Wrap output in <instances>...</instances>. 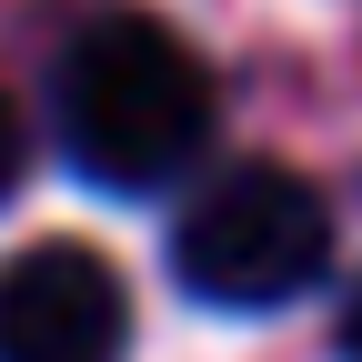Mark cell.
Wrapping results in <instances>:
<instances>
[{
  "mask_svg": "<svg viewBox=\"0 0 362 362\" xmlns=\"http://www.w3.org/2000/svg\"><path fill=\"white\" fill-rule=\"evenodd\" d=\"M51 131L71 171L111 202H151L211 151L221 131V90L202 51L151 11H101L71 30V51L51 71Z\"/></svg>",
  "mask_w": 362,
  "mask_h": 362,
  "instance_id": "1",
  "label": "cell"
},
{
  "mask_svg": "<svg viewBox=\"0 0 362 362\" xmlns=\"http://www.w3.org/2000/svg\"><path fill=\"white\" fill-rule=\"evenodd\" d=\"M332 272V202L282 161L211 171L171 221V282L211 312H282Z\"/></svg>",
  "mask_w": 362,
  "mask_h": 362,
  "instance_id": "2",
  "label": "cell"
},
{
  "mask_svg": "<svg viewBox=\"0 0 362 362\" xmlns=\"http://www.w3.org/2000/svg\"><path fill=\"white\" fill-rule=\"evenodd\" d=\"M131 282L90 242H30L0 262V362H121Z\"/></svg>",
  "mask_w": 362,
  "mask_h": 362,
  "instance_id": "3",
  "label": "cell"
},
{
  "mask_svg": "<svg viewBox=\"0 0 362 362\" xmlns=\"http://www.w3.org/2000/svg\"><path fill=\"white\" fill-rule=\"evenodd\" d=\"M21 161H30V131H21V111H11V90H0V202L21 192Z\"/></svg>",
  "mask_w": 362,
  "mask_h": 362,
  "instance_id": "4",
  "label": "cell"
},
{
  "mask_svg": "<svg viewBox=\"0 0 362 362\" xmlns=\"http://www.w3.org/2000/svg\"><path fill=\"white\" fill-rule=\"evenodd\" d=\"M342 362H362V282H352V302H342Z\"/></svg>",
  "mask_w": 362,
  "mask_h": 362,
  "instance_id": "5",
  "label": "cell"
}]
</instances>
